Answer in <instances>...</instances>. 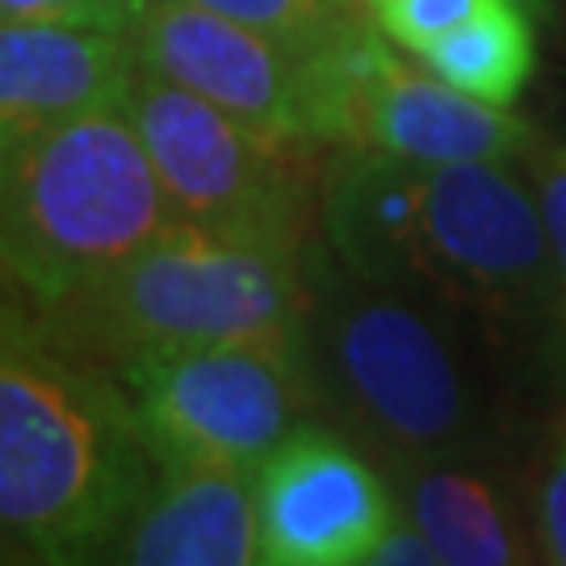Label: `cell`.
<instances>
[{
    "instance_id": "obj_5",
    "label": "cell",
    "mask_w": 566,
    "mask_h": 566,
    "mask_svg": "<svg viewBox=\"0 0 566 566\" xmlns=\"http://www.w3.org/2000/svg\"><path fill=\"white\" fill-rule=\"evenodd\" d=\"M177 223L122 105L63 122L0 164V269L46 315Z\"/></svg>"
},
{
    "instance_id": "obj_6",
    "label": "cell",
    "mask_w": 566,
    "mask_h": 566,
    "mask_svg": "<svg viewBox=\"0 0 566 566\" xmlns=\"http://www.w3.org/2000/svg\"><path fill=\"white\" fill-rule=\"evenodd\" d=\"M122 114L156 164L181 223L219 235L311 248L315 193L303 143L277 139L219 109L181 84L139 67L122 97Z\"/></svg>"
},
{
    "instance_id": "obj_11",
    "label": "cell",
    "mask_w": 566,
    "mask_h": 566,
    "mask_svg": "<svg viewBox=\"0 0 566 566\" xmlns=\"http://www.w3.org/2000/svg\"><path fill=\"white\" fill-rule=\"evenodd\" d=\"M105 563L135 566H252L261 563L256 474L160 470L151 495L122 528Z\"/></svg>"
},
{
    "instance_id": "obj_16",
    "label": "cell",
    "mask_w": 566,
    "mask_h": 566,
    "mask_svg": "<svg viewBox=\"0 0 566 566\" xmlns=\"http://www.w3.org/2000/svg\"><path fill=\"white\" fill-rule=\"evenodd\" d=\"M147 0H0V21H46V25H81V30H135Z\"/></svg>"
},
{
    "instance_id": "obj_17",
    "label": "cell",
    "mask_w": 566,
    "mask_h": 566,
    "mask_svg": "<svg viewBox=\"0 0 566 566\" xmlns=\"http://www.w3.org/2000/svg\"><path fill=\"white\" fill-rule=\"evenodd\" d=\"M525 168L533 189H537V202H542V219H546V235L566 294V147L542 139L528 151Z\"/></svg>"
},
{
    "instance_id": "obj_1",
    "label": "cell",
    "mask_w": 566,
    "mask_h": 566,
    "mask_svg": "<svg viewBox=\"0 0 566 566\" xmlns=\"http://www.w3.org/2000/svg\"><path fill=\"white\" fill-rule=\"evenodd\" d=\"M528 168L340 147L319 185L324 243L348 269L537 340L566 294Z\"/></svg>"
},
{
    "instance_id": "obj_8",
    "label": "cell",
    "mask_w": 566,
    "mask_h": 566,
    "mask_svg": "<svg viewBox=\"0 0 566 566\" xmlns=\"http://www.w3.org/2000/svg\"><path fill=\"white\" fill-rule=\"evenodd\" d=\"M256 512L261 563L369 566L399 500L344 432L306 420L256 470Z\"/></svg>"
},
{
    "instance_id": "obj_9",
    "label": "cell",
    "mask_w": 566,
    "mask_h": 566,
    "mask_svg": "<svg viewBox=\"0 0 566 566\" xmlns=\"http://www.w3.org/2000/svg\"><path fill=\"white\" fill-rule=\"evenodd\" d=\"M135 72L126 34L0 21V164L63 122L122 105Z\"/></svg>"
},
{
    "instance_id": "obj_10",
    "label": "cell",
    "mask_w": 566,
    "mask_h": 566,
    "mask_svg": "<svg viewBox=\"0 0 566 566\" xmlns=\"http://www.w3.org/2000/svg\"><path fill=\"white\" fill-rule=\"evenodd\" d=\"M382 39L357 97L353 147H378L411 160H507L525 164L542 135L504 105H486L462 88L403 63Z\"/></svg>"
},
{
    "instance_id": "obj_14",
    "label": "cell",
    "mask_w": 566,
    "mask_h": 566,
    "mask_svg": "<svg viewBox=\"0 0 566 566\" xmlns=\"http://www.w3.org/2000/svg\"><path fill=\"white\" fill-rule=\"evenodd\" d=\"M189 4L223 13V18L252 25L261 34L294 42V46L332 42L369 13L365 0H189Z\"/></svg>"
},
{
    "instance_id": "obj_18",
    "label": "cell",
    "mask_w": 566,
    "mask_h": 566,
    "mask_svg": "<svg viewBox=\"0 0 566 566\" xmlns=\"http://www.w3.org/2000/svg\"><path fill=\"white\" fill-rule=\"evenodd\" d=\"M537 542L549 563L566 566V432L546 465L542 491H537Z\"/></svg>"
},
{
    "instance_id": "obj_21",
    "label": "cell",
    "mask_w": 566,
    "mask_h": 566,
    "mask_svg": "<svg viewBox=\"0 0 566 566\" xmlns=\"http://www.w3.org/2000/svg\"><path fill=\"white\" fill-rule=\"evenodd\" d=\"M9 290H13V282H9L4 269H0V315H4V311H18V306L9 303Z\"/></svg>"
},
{
    "instance_id": "obj_13",
    "label": "cell",
    "mask_w": 566,
    "mask_h": 566,
    "mask_svg": "<svg viewBox=\"0 0 566 566\" xmlns=\"http://www.w3.org/2000/svg\"><path fill=\"white\" fill-rule=\"evenodd\" d=\"M416 60L424 63L432 76H441L470 97L512 109L533 76L537 46H533V25L521 13V4L495 0L479 18L462 21L453 34L432 42Z\"/></svg>"
},
{
    "instance_id": "obj_2",
    "label": "cell",
    "mask_w": 566,
    "mask_h": 566,
    "mask_svg": "<svg viewBox=\"0 0 566 566\" xmlns=\"http://www.w3.org/2000/svg\"><path fill=\"white\" fill-rule=\"evenodd\" d=\"M306 365L319 411L395 474L411 465H486L507 453L512 399L495 348L512 336L424 294L365 277L306 248Z\"/></svg>"
},
{
    "instance_id": "obj_20",
    "label": "cell",
    "mask_w": 566,
    "mask_h": 566,
    "mask_svg": "<svg viewBox=\"0 0 566 566\" xmlns=\"http://www.w3.org/2000/svg\"><path fill=\"white\" fill-rule=\"evenodd\" d=\"M30 558H34V554L21 546L9 528H0V563H30Z\"/></svg>"
},
{
    "instance_id": "obj_15",
    "label": "cell",
    "mask_w": 566,
    "mask_h": 566,
    "mask_svg": "<svg viewBox=\"0 0 566 566\" xmlns=\"http://www.w3.org/2000/svg\"><path fill=\"white\" fill-rule=\"evenodd\" d=\"M369 18L407 55H424L432 42L453 34L462 21L479 18L495 0H365Z\"/></svg>"
},
{
    "instance_id": "obj_12",
    "label": "cell",
    "mask_w": 566,
    "mask_h": 566,
    "mask_svg": "<svg viewBox=\"0 0 566 566\" xmlns=\"http://www.w3.org/2000/svg\"><path fill=\"white\" fill-rule=\"evenodd\" d=\"M399 512L449 566H507L528 558V537L507 495L479 465L437 462L395 474Z\"/></svg>"
},
{
    "instance_id": "obj_4",
    "label": "cell",
    "mask_w": 566,
    "mask_h": 566,
    "mask_svg": "<svg viewBox=\"0 0 566 566\" xmlns=\"http://www.w3.org/2000/svg\"><path fill=\"white\" fill-rule=\"evenodd\" d=\"M306 248L177 223L102 285L51 311V336L118 374L139 357L202 344H306Z\"/></svg>"
},
{
    "instance_id": "obj_7",
    "label": "cell",
    "mask_w": 566,
    "mask_h": 566,
    "mask_svg": "<svg viewBox=\"0 0 566 566\" xmlns=\"http://www.w3.org/2000/svg\"><path fill=\"white\" fill-rule=\"evenodd\" d=\"M126 399L160 470H240L306 424L319 399L306 344L231 340L156 353L118 369Z\"/></svg>"
},
{
    "instance_id": "obj_3",
    "label": "cell",
    "mask_w": 566,
    "mask_h": 566,
    "mask_svg": "<svg viewBox=\"0 0 566 566\" xmlns=\"http://www.w3.org/2000/svg\"><path fill=\"white\" fill-rule=\"evenodd\" d=\"M160 465L126 386L51 332L0 315V528L42 563L109 558Z\"/></svg>"
},
{
    "instance_id": "obj_19",
    "label": "cell",
    "mask_w": 566,
    "mask_h": 566,
    "mask_svg": "<svg viewBox=\"0 0 566 566\" xmlns=\"http://www.w3.org/2000/svg\"><path fill=\"white\" fill-rule=\"evenodd\" d=\"M437 549L428 542L424 533L416 528V521H407L403 512H399V521L390 525L378 549L369 554V566H437Z\"/></svg>"
}]
</instances>
